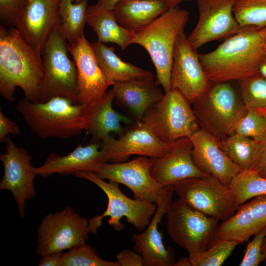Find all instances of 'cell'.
I'll return each instance as SVG.
<instances>
[{
    "label": "cell",
    "instance_id": "6da1fadb",
    "mask_svg": "<svg viewBox=\"0 0 266 266\" xmlns=\"http://www.w3.org/2000/svg\"><path fill=\"white\" fill-rule=\"evenodd\" d=\"M266 55V26H246L199 57L207 78L215 83L237 81L259 73Z\"/></svg>",
    "mask_w": 266,
    "mask_h": 266
},
{
    "label": "cell",
    "instance_id": "7a4b0ae2",
    "mask_svg": "<svg viewBox=\"0 0 266 266\" xmlns=\"http://www.w3.org/2000/svg\"><path fill=\"white\" fill-rule=\"evenodd\" d=\"M41 54L22 38L16 28L0 27V94L9 101L15 100L17 87L25 98L40 102V87L44 69Z\"/></svg>",
    "mask_w": 266,
    "mask_h": 266
},
{
    "label": "cell",
    "instance_id": "3957f363",
    "mask_svg": "<svg viewBox=\"0 0 266 266\" xmlns=\"http://www.w3.org/2000/svg\"><path fill=\"white\" fill-rule=\"evenodd\" d=\"M190 13L179 6L169 8L145 27L131 32L129 45L137 44L149 54L156 69V80L165 92L171 89L174 50L178 37L184 33Z\"/></svg>",
    "mask_w": 266,
    "mask_h": 266
},
{
    "label": "cell",
    "instance_id": "277c9868",
    "mask_svg": "<svg viewBox=\"0 0 266 266\" xmlns=\"http://www.w3.org/2000/svg\"><path fill=\"white\" fill-rule=\"evenodd\" d=\"M88 107L61 97L36 103L24 97L16 110L38 137L67 139L85 130Z\"/></svg>",
    "mask_w": 266,
    "mask_h": 266
},
{
    "label": "cell",
    "instance_id": "5b68a950",
    "mask_svg": "<svg viewBox=\"0 0 266 266\" xmlns=\"http://www.w3.org/2000/svg\"><path fill=\"white\" fill-rule=\"evenodd\" d=\"M191 104L200 128L218 140L233 133L247 110L229 82L212 83Z\"/></svg>",
    "mask_w": 266,
    "mask_h": 266
},
{
    "label": "cell",
    "instance_id": "8992f818",
    "mask_svg": "<svg viewBox=\"0 0 266 266\" xmlns=\"http://www.w3.org/2000/svg\"><path fill=\"white\" fill-rule=\"evenodd\" d=\"M75 175L95 184L103 191L108 199L105 211L89 221L91 233L97 234L98 229L102 225V219L106 217H110L108 223L116 231L124 229V225L120 221L124 217L139 231L144 230L149 224L157 209L155 203L129 198L122 192L119 183L110 181L106 182L93 171H81Z\"/></svg>",
    "mask_w": 266,
    "mask_h": 266
},
{
    "label": "cell",
    "instance_id": "52a82bcc",
    "mask_svg": "<svg viewBox=\"0 0 266 266\" xmlns=\"http://www.w3.org/2000/svg\"><path fill=\"white\" fill-rule=\"evenodd\" d=\"M66 41L58 25L43 46L41 54L44 72L40 87V102L61 97L76 104L77 67L74 61L68 58Z\"/></svg>",
    "mask_w": 266,
    "mask_h": 266
},
{
    "label": "cell",
    "instance_id": "ba28073f",
    "mask_svg": "<svg viewBox=\"0 0 266 266\" xmlns=\"http://www.w3.org/2000/svg\"><path fill=\"white\" fill-rule=\"evenodd\" d=\"M191 104L179 91L171 88L147 110L141 122L165 142L190 137L200 129Z\"/></svg>",
    "mask_w": 266,
    "mask_h": 266
},
{
    "label": "cell",
    "instance_id": "9c48e42d",
    "mask_svg": "<svg viewBox=\"0 0 266 266\" xmlns=\"http://www.w3.org/2000/svg\"><path fill=\"white\" fill-rule=\"evenodd\" d=\"M166 215L167 234L188 255L205 250L216 240L219 221L193 209L180 198L172 201Z\"/></svg>",
    "mask_w": 266,
    "mask_h": 266
},
{
    "label": "cell",
    "instance_id": "30bf717a",
    "mask_svg": "<svg viewBox=\"0 0 266 266\" xmlns=\"http://www.w3.org/2000/svg\"><path fill=\"white\" fill-rule=\"evenodd\" d=\"M173 185L180 199L193 209L219 222L228 220L238 208L229 186L214 176L191 177Z\"/></svg>",
    "mask_w": 266,
    "mask_h": 266
},
{
    "label": "cell",
    "instance_id": "8fae6325",
    "mask_svg": "<svg viewBox=\"0 0 266 266\" xmlns=\"http://www.w3.org/2000/svg\"><path fill=\"white\" fill-rule=\"evenodd\" d=\"M89 221L70 206L49 213L42 219L36 230V253L43 257L68 250L89 239Z\"/></svg>",
    "mask_w": 266,
    "mask_h": 266
},
{
    "label": "cell",
    "instance_id": "7c38bea8",
    "mask_svg": "<svg viewBox=\"0 0 266 266\" xmlns=\"http://www.w3.org/2000/svg\"><path fill=\"white\" fill-rule=\"evenodd\" d=\"M5 143V152L0 154L4 168L0 189L12 194L19 215L24 217L26 201L36 197L34 181L37 174L26 149L16 146L9 136Z\"/></svg>",
    "mask_w": 266,
    "mask_h": 266
},
{
    "label": "cell",
    "instance_id": "4fadbf2b",
    "mask_svg": "<svg viewBox=\"0 0 266 266\" xmlns=\"http://www.w3.org/2000/svg\"><path fill=\"white\" fill-rule=\"evenodd\" d=\"M102 150L106 162H126L132 155L159 158L166 154L174 142L159 139L141 122H135L124 128L115 139L110 134L102 140Z\"/></svg>",
    "mask_w": 266,
    "mask_h": 266
},
{
    "label": "cell",
    "instance_id": "5bb4252c",
    "mask_svg": "<svg viewBox=\"0 0 266 266\" xmlns=\"http://www.w3.org/2000/svg\"><path fill=\"white\" fill-rule=\"evenodd\" d=\"M152 164L151 158L139 156L128 162L104 163L93 172L102 179L125 185L135 199L155 203L164 187L152 176Z\"/></svg>",
    "mask_w": 266,
    "mask_h": 266
},
{
    "label": "cell",
    "instance_id": "9a60e30c",
    "mask_svg": "<svg viewBox=\"0 0 266 266\" xmlns=\"http://www.w3.org/2000/svg\"><path fill=\"white\" fill-rule=\"evenodd\" d=\"M197 49L184 33L177 38L171 71V88L179 91L192 103L212 85L200 62Z\"/></svg>",
    "mask_w": 266,
    "mask_h": 266
},
{
    "label": "cell",
    "instance_id": "2e32d148",
    "mask_svg": "<svg viewBox=\"0 0 266 266\" xmlns=\"http://www.w3.org/2000/svg\"><path fill=\"white\" fill-rule=\"evenodd\" d=\"M235 0H196L199 18L187 37L198 49L214 40H225L241 29L233 14Z\"/></svg>",
    "mask_w": 266,
    "mask_h": 266
},
{
    "label": "cell",
    "instance_id": "e0dca14e",
    "mask_svg": "<svg viewBox=\"0 0 266 266\" xmlns=\"http://www.w3.org/2000/svg\"><path fill=\"white\" fill-rule=\"evenodd\" d=\"M174 192L173 185L164 187L155 204L157 209L152 220L144 231L134 233L132 241L134 250L140 254L144 266H173L175 262L172 248L165 246L158 225L172 201Z\"/></svg>",
    "mask_w": 266,
    "mask_h": 266
},
{
    "label": "cell",
    "instance_id": "ac0fdd59",
    "mask_svg": "<svg viewBox=\"0 0 266 266\" xmlns=\"http://www.w3.org/2000/svg\"><path fill=\"white\" fill-rule=\"evenodd\" d=\"M77 71L76 104L88 105L101 98L113 83L109 80L99 66L91 43L84 35L76 42L68 44Z\"/></svg>",
    "mask_w": 266,
    "mask_h": 266
},
{
    "label": "cell",
    "instance_id": "d6986e66",
    "mask_svg": "<svg viewBox=\"0 0 266 266\" xmlns=\"http://www.w3.org/2000/svg\"><path fill=\"white\" fill-rule=\"evenodd\" d=\"M58 3L51 0H26L15 28L24 40L42 55L43 46L59 24Z\"/></svg>",
    "mask_w": 266,
    "mask_h": 266
},
{
    "label": "cell",
    "instance_id": "ffe728a7",
    "mask_svg": "<svg viewBox=\"0 0 266 266\" xmlns=\"http://www.w3.org/2000/svg\"><path fill=\"white\" fill-rule=\"evenodd\" d=\"M190 138L192 158L197 167L229 186L241 170L222 150L217 139L201 128Z\"/></svg>",
    "mask_w": 266,
    "mask_h": 266
},
{
    "label": "cell",
    "instance_id": "44dd1931",
    "mask_svg": "<svg viewBox=\"0 0 266 266\" xmlns=\"http://www.w3.org/2000/svg\"><path fill=\"white\" fill-rule=\"evenodd\" d=\"M193 144L190 137L180 138L171 149L159 158H151L150 172L163 187L173 185L183 180L208 175L199 169L193 160Z\"/></svg>",
    "mask_w": 266,
    "mask_h": 266
},
{
    "label": "cell",
    "instance_id": "7402d4cb",
    "mask_svg": "<svg viewBox=\"0 0 266 266\" xmlns=\"http://www.w3.org/2000/svg\"><path fill=\"white\" fill-rule=\"evenodd\" d=\"M266 227V195L253 198L238 207L234 214L219 226L216 239L239 244Z\"/></svg>",
    "mask_w": 266,
    "mask_h": 266
},
{
    "label": "cell",
    "instance_id": "603a6c76",
    "mask_svg": "<svg viewBox=\"0 0 266 266\" xmlns=\"http://www.w3.org/2000/svg\"><path fill=\"white\" fill-rule=\"evenodd\" d=\"M98 143L92 142L86 146L78 145L66 156L55 153L48 155L39 167H35L37 175L46 178L53 174L75 175L83 170L94 171L99 166L107 163Z\"/></svg>",
    "mask_w": 266,
    "mask_h": 266
},
{
    "label": "cell",
    "instance_id": "cb8c5ba5",
    "mask_svg": "<svg viewBox=\"0 0 266 266\" xmlns=\"http://www.w3.org/2000/svg\"><path fill=\"white\" fill-rule=\"evenodd\" d=\"M158 85L153 77L115 82L112 89L114 100L131 113L134 122H140L164 95Z\"/></svg>",
    "mask_w": 266,
    "mask_h": 266
},
{
    "label": "cell",
    "instance_id": "d4e9b609",
    "mask_svg": "<svg viewBox=\"0 0 266 266\" xmlns=\"http://www.w3.org/2000/svg\"><path fill=\"white\" fill-rule=\"evenodd\" d=\"M114 95L112 89L100 99L88 105L85 129L92 136V142L98 143L111 132L120 134L124 128L121 122L131 124L135 122L113 109Z\"/></svg>",
    "mask_w": 266,
    "mask_h": 266
},
{
    "label": "cell",
    "instance_id": "484cf974",
    "mask_svg": "<svg viewBox=\"0 0 266 266\" xmlns=\"http://www.w3.org/2000/svg\"><path fill=\"white\" fill-rule=\"evenodd\" d=\"M168 9L162 0H132L120 2L113 13L121 26L133 32L149 24Z\"/></svg>",
    "mask_w": 266,
    "mask_h": 266
},
{
    "label": "cell",
    "instance_id": "4316f807",
    "mask_svg": "<svg viewBox=\"0 0 266 266\" xmlns=\"http://www.w3.org/2000/svg\"><path fill=\"white\" fill-rule=\"evenodd\" d=\"M91 45L103 73L113 83L154 77L151 71L122 61L114 52V47L98 40Z\"/></svg>",
    "mask_w": 266,
    "mask_h": 266
},
{
    "label": "cell",
    "instance_id": "83f0119b",
    "mask_svg": "<svg viewBox=\"0 0 266 266\" xmlns=\"http://www.w3.org/2000/svg\"><path fill=\"white\" fill-rule=\"evenodd\" d=\"M87 23L97 34L98 41L115 43L121 50L129 46L131 32L118 24L113 11L98 2L88 6Z\"/></svg>",
    "mask_w": 266,
    "mask_h": 266
},
{
    "label": "cell",
    "instance_id": "f1b7e54d",
    "mask_svg": "<svg viewBox=\"0 0 266 266\" xmlns=\"http://www.w3.org/2000/svg\"><path fill=\"white\" fill-rule=\"evenodd\" d=\"M60 0L58 3V27L69 44L76 42L84 34L87 23L88 0Z\"/></svg>",
    "mask_w": 266,
    "mask_h": 266
},
{
    "label": "cell",
    "instance_id": "f546056e",
    "mask_svg": "<svg viewBox=\"0 0 266 266\" xmlns=\"http://www.w3.org/2000/svg\"><path fill=\"white\" fill-rule=\"evenodd\" d=\"M218 142L224 152L241 171L250 169L258 143L236 133L218 140Z\"/></svg>",
    "mask_w": 266,
    "mask_h": 266
},
{
    "label": "cell",
    "instance_id": "4dcf8cb0",
    "mask_svg": "<svg viewBox=\"0 0 266 266\" xmlns=\"http://www.w3.org/2000/svg\"><path fill=\"white\" fill-rule=\"evenodd\" d=\"M229 187L238 208L253 198L266 195V178L250 170L241 171L233 179Z\"/></svg>",
    "mask_w": 266,
    "mask_h": 266
},
{
    "label": "cell",
    "instance_id": "1f68e13d",
    "mask_svg": "<svg viewBox=\"0 0 266 266\" xmlns=\"http://www.w3.org/2000/svg\"><path fill=\"white\" fill-rule=\"evenodd\" d=\"M239 95L247 109L266 107V78L259 73L237 81Z\"/></svg>",
    "mask_w": 266,
    "mask_h": 266
},
{
    "label": "cell",
    "instance_id": "d6a6232c",
    "mask_svg": "<svg viewBox=\"0 0 266 266\" xmlns=\"http://www.w3.org/2000/svg\"><path fill=\"white\" fill-rule=\"evenodd\" d=\"M233 11L240 27L266 26V0H235Z\"/></svg>",
    "mask_w": 266,
    "mask_h": 266
},
{
    "label": "cell",
    "instance_id": "836d02e7",
    "mask_svg": "<svg viewBox=\"0 0 266 266\" xmlns=\"http://www.w3.org/2000/svg\"><path fill=\"white\" fill-rule=\"evenodd\" d=\"M239 244L233 241L216 239L208 248L188 257L191 266H220Z\"/></svg>",
    "mask_w": 266,
    "mask_h": 266
},
{
    "label": "cell",
    "instance_id": "e575fe53",
    "mask_svg": "<svg viewBox=\"0 0 266 266\" xmlns=\"http://www.w3.org/2000/svg\"><path fill=\"white\" fill-rule=\"evenodd\" d=\"M60 266H120L117 261L100 258L96 250L85 243L75 245L64 253Z\"/></svg>",
    "mask_w": 266,
    "mask_h": 266
},
{
    "label": "cell",
    "instance_id": "d590c367",
    "mask_svg": "<svg viewBox=\"0 0 266 266\" xmlns=\"http://www.w3.org/2000/svg\"><path fill=\"white\" fill-rule=\"evenodd\" d=\"M233 133L248 137L259 143L266 140V116L248 109L236 125Z\"/></svg>",
    "mask_w": 266,
    "mask_h": 266
},
{
    "label": "cell",
    "instance_id": "8d00e7d4",
    "mask_svg": "<svg viewBox=\"0 0 266 266\" xmlns=\"http://www.w3.org/2000/svg\"><path fill=\"white\" fill-rule=\"evenodd\" d=\"M266 236V227L254 235L248 244L240 266H258L266 260V254L263 252L264 240Z\"/></svg>",
    "mask_w": 266,
    "mask_h": 266
},
{
    "label": "cell",
    "instance_id": "74e56055",
    "mask_svg": "<svg viewBox=\"0 0 266 266\" xmlns=\"http://www.w3.org/2000/svg\"><path fill=\"white\" fill-rule=\"evenodd\" d=\"M26 0H0V17L6 23L15 25Z\"/></svg>",
    "mask_w": 266,
    "mask_h": 266
},
{
    "label": "cell",
    "instance_id": "f35d334b",
    "mask_svg": "<svg viewBox=\"0 0 266 266\" xmlns=\"http://www.w3.org/2000/svg\"><path fill=\"white\" fill-rule=\"evenodd\" d=\"M266 178V140L258 143L252 165L249 169Z\"/></svg>",
    "mask_w": 266,
    "mask_h": 266
},
{
    "label": "cell",
    "instance_id": "ab89813d",
    "mask_svg": "<svg viewBox=\"0 0 266 266\" xmlns=\"http://www.w3.org/2000/svg\"><path fill=\"white\" fill-rule=\"evenodd\" d=\"M116 258L120 266H144L142 256L130 249L120 252Z\"/></svg>",
    "mask_w": 266,
    "mask_h": 266
},
{
    "label": "cell",
    "instance_id": "60d3db41",
    "mask_svg": "<svg viewBox=\"0 0 266 266\" xmlns=\"http://www.w3.org/2000/svg\"><path fill=\"white\" fill-rule=\"evenodd\" d=\"M20 133L19 126L14 121L5 117L0 110V142H5L9 134L17 135Z\"/></svg>",
    "mask_w": 266,
    "mask_h": 266
},
{
    "label": "cell",
    "instance_id": "b9f144b4",
    "mask_svg": "<svg viewBox=\"0 0 266 266\" xmlns=\"http://www.w3.org/2000/svg\"><path fill=\"white\" fill-rule=\"evenodd\" d=\"M63 254L59 251L41 257L38 266H60Z\"/></svg>",
    "mask_w": 266,
    "mask_h": 266
},
{
    "label": "cell",
    "instance_id": "7bdbcfd3",
    "mask_svg": "<svg viewBox=\"0 0 266 266\" xmlns=\"http://www.w3.org/2000/svg\"><path fill=\"white\" fill-rule=\"evenodd\" d=\"M122 0H98V3L107 9L113 11Z\"/></svg>",
    "mask_w": 266,
    "mask_h": 266
},
{
    "label": "cell",
    "instance_id": "ee69618b",
    "mask_svg": "<svg viewBox=\"0 0 266 266\" xmlns=\"http://www.w3.org/2000/svg\"><path fill=\"white\" fill-rule=\"evenodd\" d=\"M132 0H122L120 2L129 1ZM166 4L169 8L179 6V4L184 1H189L192 0H162Z\"/></svg>",
    "mask_w": 266,
    "mask_h": 266
},
{
    "label": "cell",
    "instance_id": "f6af8a7d",
    "mask_svg": "<svg viewBox=\"0 0 266 266\" xmlns=\"http://www.w3.org/2000/svg\"><path fill=\"white\" fill-rule=\"evenodd\" d=\"M173 266H191L188 257H182L175 261Z\"/></svg>",
    "mask_w": 266,
    "mask_h": 266
},
{
    "label": "cell",
    "instance_id": "bcb514c9",
    "mask_svg": "<svg viewBox=\"0 0 266 266\" xmlns=\"http://www.w3.org/2000/svg\"><path fill=\"white\" fill-rule=\"evenodd\" d=\"M258 72L266 78V55L259 64Z\"/></svg>",
    "mask_w": 266,
    "mask_h": 266
},
{
    "label": "cell",
    "instance_id": "7dc6e473",
    "mask_svg": "<svg viewBox=\"0 0 266 266\" xmlns=\"http://www.w3.org/2000/svg\"><path fill=\"white\" fill-rule=\"evenodd\" d=\"M259 113L266 116V107L256 109Z\"/></svg>",
    "mask_w": 266,
    "mask_h": 266
},
{
    "label": "cell",
    "instance_id": "c3c4849f",
    "mask_svg": "<svg viewBox=\"0 0 266 266\" xmlns=\"http://www.w3.org/2000/svg\"><path fill=\"white\" fill-rule=\"evenodd\" d=\"M262 250H263V252L264 253H266V236L264 240V242H263V247H262ZM265 265H266V260L265 261Z\"/></svg>",
    "mask_w": 266,
    "mask_h": 266
},
{
    "label": "cell",
    "instance_id": "681fc988",
    "mask_svg": "<svg viewBox=\"0 0 266 266\" xmlns=\"http://www.w3.org/2000/svg\"><path fill=\"white\" fill-rule=\"evenodd\" d=\"M52 0V1H53V2H54L56 3H58L60 0Z\"/></svg>",
    "mask_w": 266,
    "mask_h": 266
},
{
    "label": "cell",
    "instance_id": "f907efd6",
    "mask_svg": "<svg viewBox=\"0 0 266 266\" xmlns=\"http://www.w3.org/2000/svg\"><path fill=\"white\" fill-rule=\"evenodd\" d=\"M82 0H74V2L77 3V2H79L80 1H81Z\"/></svg>",
    "mask_w": 266,
    "mask_h": 266
}]
</instances>
